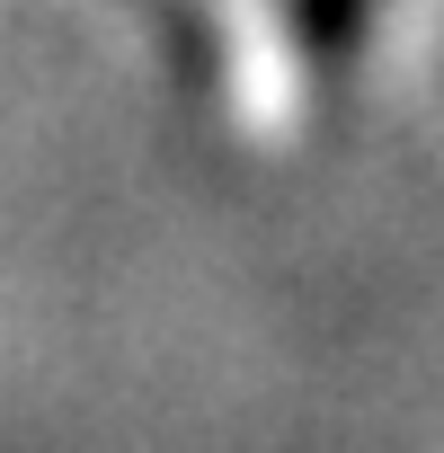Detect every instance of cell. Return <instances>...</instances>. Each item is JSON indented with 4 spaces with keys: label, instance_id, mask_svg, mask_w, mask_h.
I'll return each instance as SVG.
<instances>
[{
    "label": "cell",
    "instance_id": "cell-1",
    "mask_svg": "<svg viewBox=\"0 0 444 453\" xmlns=\"http://www.w3.org/2000/svg\"><path fill=\"white\" fill-rule=\"evenodd\" d=\"M294 27H302V54L338 81L364 45V0H294Z\"/></svg>",
    "mask_w": 444,
    "mask_h": 453
}]
</instances>
